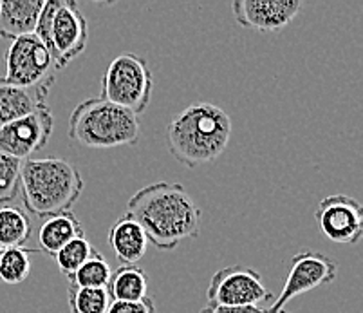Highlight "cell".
I'll use <instances>...</instances> for the list:
<instances>
[{"label":"cell","instance_id":"1","mask_svg":"<svg viewBox=\"0 0 363 313\" xmlns=\"http://www.w3.org/2000/svg\"><path fill=\"white\" fill-rule=\"evenodd\" d=\"M125 214L160 250H174L184 239L199 236L201 209L181 183L160 181L143 187L132 194Z\"/></svg>","mask_w":363,"mask_h":313},{"label":"cell","instance_id":"2","mask_svg":"<svg viewBox=\"0 0 363 313\" xmlns=\"http://www.w3.org/2000/svg\"><path fill=\"white\" fill-rule=\"evenodd\" d=\"M170 154L188 169L212 163L232 138V118L213 104H194L168 123Z\"/></svg>","mask_w":363,"mask_h":313},{"label":"cell","instance_id":"3","mask_svg":"<svg viewBox=\"0 0 363 313\" xmlns=\"http://www.w3.org/2000/svg\"><path fill=\"white\" fill-rule=\"evenodd\" d=\"M84 177L74 165L62 158L26 160L21 169V192L24 207L35 217L69 212L84 192Z\"/></svg>","mask_w":363,"mask_h":313},{"label":"cell","instance_id":"4","mask_svg":"<svg viewBox=\"0 0 363 313\" xmlns=\"http://www.w3.org/2000/svg\"><path fill=\"white\" fill-rule=\"evenodd\" d=\"M69 136L89 149L136 145L140 140V120L136 114L101 97L89 98L72 109Z\"/></svg>","mask_w":363,"mask_h":313},{"label":"cell","instance_id":"5","mask_svg":"<svg viewBox=\"0 0 363 313\" xmlns=\"http://www.w3.org/2000/svg\"><path fill=\"white\" fill-rule=\"evenodd\" d=\"M33 35L49 49L60 71L85 51L87 18L72 0H49L44 2Z\"/></svg>","mask_w":363,"mask_h":313},{"label":"cell","instance_id":"6","mask_svg":"<svg viewBox=\"0 0 363 313\" xmlns=\"http://www.w3.org/2000/svg\"><path fill=\"white\" fill-rule=\"evenodd\" d=\"M154 89L148 62L136 53H121L101 78V98L132 114L147 111Z\"/></svg>","mask_w":363,"mask_h":313},{"label":"cell","instance_id":"7","mask_svg":"<svg viewBox=\"0 0 363 313\" xmlns=\"http://www.w3.org/2000/svg\"><path fill=\"white\" fill-rule=\"evenodd\" d=\"M55 58L49 49L35 35L22 36L9 44L6 53V84L21 87H42L55 84Z\"/></svg>","mask_w":363,"mask_h":313},{"label":"cell","instance_id":"8","mask_svg":"<svg viewBox=\"0 0 363 313\" xmlns=\"http://www.w3.org/2000/svg\"><path fill=\"white\" fill-rule=\"evenodd\" d=\"M273 299L259 272L247 266H228L213 273L206 292L208 304L260 306Z\"/></svg>","mask_w":363,"mask_h":313},{"label":"cell","instance_id":"9","mask_svg":"<svg viewBox=\"0 0 363 313\" xmlns=\"http://www.w3.org/2000/svg\"><path fill=\"white\" fill-rule=\"evenodd\" d=\"M336 275H338V265L331 257L320 252H311V250L296 253L291 259L282 292L277 301L267 308V312H279V309H284V306L291 299L298 297L302 293L311 292L318 286L331 285L335 282Z\"/></svg>","mask_w":363,"mask_h":313},{"label":"cell","instance_id":"10","mask_svg":"<svg viewBox=\"0 0 363 313\" xmlns=\"http://www.w3.org/2000/svg\"><path fill=\"white\" fill-rule=\"evenodd\" d=\"M315 221L320 232L336 245H356L363 236L362 203L345 194L323 197L316 207Z\"/></svg>","mask_w":363,"mask_h":313},{"label":"cell","instance_id":"11","mask_svg":"<svg viewBox=\"0 0 363 313\" xmlns=\"http://www.w3.org/2000/svg\"><path fill=\"white\" fill-rule=\"evenodd\" d=\"M52 127V113L45 104L28 116L0 127V153L26 161L49 143Z\"/></svg>","mask_w":363,"mask_h":313},{"label":"cell","instance_id":"12","mask_svg":"<svg viewBox=\"0 0 363 313\" xmlns=\"http://www.w3.org/2000/svg\"><path fill=\"white\" fill-rule=\"evenodd\" d=\"M235 21L244 28L260 33L282 31L302 9L300 0H235L232 4Z\"/></svg>","mask_w":363,"mask_h":313},{"label":"cell","instance_id":"13","mask_svg":"<svg viewBox=\"0 0 363 313\" xmlns=\"http://www.w3.org/2000/svg\"><path fill=\"white\" fill-rule=\"evenodd\" d=\"M49 85L42 87H21L6 84L0 78V127L6 123L24 118L45 105L49 94Z\"/></svg>","mask_w":363,"mask_h":313},{"label":"cell","instance_id":"14","mask_svg":"<svg viewBox=\"0 0 363 313\" xmlns=\"http://www.w3.org/2000/svg\"><path fill=\"white\" fill-rule=\"evenodd\" d=\"M44 0H2L0 2V36L16 40L35 33Z\"/></svg>","mask_w":363,"mask_h":313},{"label":"cell","instance_id":"15","mask_svg":"<svg viewBox=\"0 0 363 313\" xmlns=\"http://www.w3.org/2000/svg\"><path fill=\"white\" fill-rule=\"evenodd\" d=\"M107 243L118 261L123 265H138L148 248V239L145 232L127 214L108 229Z\"/></svg>","mask_w":363,"mask_h":313},{"label":"cell","instance_id":"16","mask_svg":"<svg viewBox=\"0 0 363 313\" xmlns=\"http://www.w3.org/2000/svg\"><path fill=\"white\" fill-rule=\"evenodd\" d=\"M85 236L84 226L74 212H62L56 216L48 217L38 230V241H40V252H48L49 256H56V252L64 248L76 237Z\"/></svg>","mask_w":363,"mask_h":313},{"label":"cell","instance_id":"17","mask_svg":"<svg viewBox=\"0 0 363 313\" xmlns=\"http://www.w3.org/2000/svg\"><path fill=\"white\" fill-rule=\"evenodd\" d=\"M148 278L143 268L138 265H123L112 272L107 292L111 301L134 302L147 297Z\"/></svg>","mask_w":363,"mask_h":313},{"label":"cell","instance_id":"18","mask_svg":"<svg viewBox=\"0 0 363 313\" xmlns=\"http://www.w3.org/2000/svg\"><path fill=\"white\" fill-rule=\"evenodd\" d=\"M33 226L26 212L16 207H0V250L21 248L31 237Z\"/></svg>","mask_w":363,"mask_h":313},{"label":"cell","instance_id":"19","mask_svg":"<svg viewBox=\"0 0 363 313\" xmlns=\"http://www.w3.org/2000/svg\"><path fill=\"white\" fill-rule=\"evenodd\" d=\"M40 248H6L0 253V281L6 285H21L31 273V256Z\"/></svg>","mask_w":363,"mask_h":313},{"label":"cell","instance_id":"20","mask_svg":"<svg viewBox=\"0 0 363 313\" xmlns=\"http://www.w3.org/2000/svg\"><path fill=\"white\" fill-rule=\"evenodd\" d=\"M111 275V265L105 261V257L100 252L94 250L87 261L69 278V282L76 288H107Z\"/></svg>","mask_w":363,"mask_h":313},{"label":"cell","instance_id":"21","mask_svg":"<svg viewBox=\"0 0 363 313\" xmlns=\"http://www.w3.org/2000/svg\"><path fill=\"white\" fill-rule=\"evenodd\" d=\"M111 306L107 288H69L71 313H107Z\"/></svg>","mask_w":363,"mask_h":313},{"label":"cell","instance_id":"22","mask_svg":"<svg viewBox=\"0 0 363 313\" xmlns=\"http://www.w3.org/2000/svg\"><path fill=\"white\" fill-rule=\"evenodd\" d=\"M92 253H94V248H92V245L89 243L87 237L82 236L72 239V241L67 243L64 248L58 250L55 259L58 268H60V272L69 279L76 270L80 268V266L87 261Z\"/></svg>","mask_w":363,"mask_h":313},{"label":"cell","instance_id":"23","mask_svg":"<svg viewBox=\"0 0 363 313\" xmlns=\"http://www.w3.org/2000/svg\"><path fill=\"white\" fill-rule=\"evenodd\" d=\"M22 161L0 153V203L15 199L21 183Z\"/></svg>","mask_w":363,"mask_h":313},{"label":"cell","instance_id":"24","mask_svg":"<svg viewBox=\"0 0 363 313\" xmlns=\"http://www.w3.org/2000/svg\"><path fill=\"white\" fill-rule=\"evenodd\" d=\"M107 313H156V304L150 297H145L141 301L134 302H120L111 301Z\"/></svg>","mask_w":363,"mask_h":313},{"label":"cell","instance_id":"25","mask_svg":"<svg viewBox=\"0 0 363 313\" xmlns=\"http://www.w3.org/2000/svg\"><path fill=\"white\" fill-rule=\"evenodd\" d=\"M199 313H266V308L260 306H220L206 304Z\"/></svg>","mask_w":363,"mask_h":313},{"label":"cell","instance_id":"26","mask_svg":"<svg viewBox=\"0 0 363 313\" xmlns=\"http://www.w3.org/2000/svg\"><path fill=\"white\" fill-rule=\"evenodd\" d=\"M266 313H289V312H286V309H279V312H267V308H266Z\"/></svg>","mask_w":363,"mask_h":313},{"label":"cell","instance_id":"27","mask_svg":"<svg viewBox=\"0 0 363 313\" xmlns=\"http://www.w3.org/2000/svg\"><path fill=\"white\" fill-rule=\"evenodd\" d=\"M0 253H2V250H0Z\"/></svg>","mask_w":363,"mask_h":313}]
</instances>
